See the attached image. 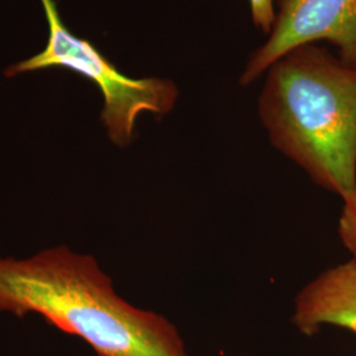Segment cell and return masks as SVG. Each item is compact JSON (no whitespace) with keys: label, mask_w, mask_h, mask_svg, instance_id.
I'll return each mask as SVG.
<instances>
[{"label":"cell","mask_w":356,"mask_h":356,"mask_svg":"<svg viewBox=\"0 0 356 356\" xmlns=\"http://www.w3.org/2000/svg\"><path fill=\"white\" fill-rule=\"evenodd\" d=\"M0 313L38 316L97 356H191L169 319L131 305L94 256L65 244L0 256Z\"/></svg>","instance_id":"6da1fadb"},{"label":"cell","mask_w":356,"mask_h":356,"mask_svg":"<svg viewBox=\"0 0 356 356\" xmlns=\"http://www.w3.org/2000/svg\"><path fill=\"white\" fill-rule=\"evenodd\" d=\"M259 110L273 145L356 211V69L313 44L267 70Z\"/></svg>","instance_id":"7a4b0ae2"},{"label":"cell","mask_w":356,"mask_h":356,"mask_svg":"<svg viewBox=\"0 0 356 356\" xmlns=\"http://www.w3.org/2000/svg\"><path fill=\"white\" fill-rule=\"evenodd\" d=\"M48 23V40L42 51L11 65L6 76L33 73L48 67H65L86 76L101 90V120L107 138L119 148L135 138L139 116L144 113L165 116L178 99L175 82L164 78H132L119 72L89 40L67 29L54 0H40Z\"/></svg>","instance_id":"3957f363"},{"label":"cell","mask_w":356,"mask_h":356,"mask_svg":"<svg viewBox=\"0 0 356 356\" xmlns=\"http://www.w3.org/2000/svg\"><path fill=\"white\" fill-rule=\"evenodd\" d=\"M279 13L267 42L254 51L241 83L250 85L286 53L326 40L356 69V0H279Z\"/></svg>","instance_id":"277c9868"},{"label":"cell","mask_w":356,"mask_h":356,"mask_svg":"<svg viewBox=\"0 0 356 356\" xmlns=\"http://www.w3.org/2000/svg\"><path fill=\"white\" fill-rule=\"evenodd\" d=\"M292 322L306 337L317 334L323 326L356 334L355 257L329 268L297 294Z\"/></svg>","instance_id":"5b68a950"},{"label":"cell","mask_w":356,"mask_h":356,"mask_svg":"<svg viewBox=\"0 0 356 356\" xmlns=\"http://www.w3.org/2000/svg\"><path fill=\"white\" fill-rule=\"evenodd\" d=\"M273 1L275 0H250L254 24L267 33L272 31L276 20Z\"/></svg>","instance_id":"8992f818"},{"label":"cell","mask_w":356,"mask_h":356,"mask_svg":"<svg viewBox=\"0 0 356 356\" xmlns=\"http://www.w3.org/2000/svg\"><path fill=\"white\" fill-rule=\"evenodd\" d=\"M339 238L356 259V211L344 209L339 219Z\"/></svg>","instance_id":"52a82bcc"}]
</instances>
